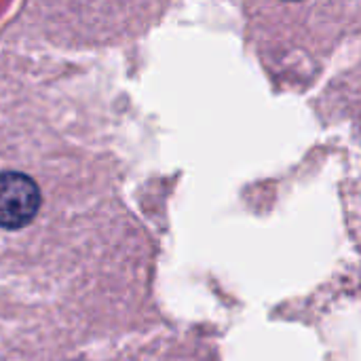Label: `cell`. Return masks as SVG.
<instances>
[{
    "label": "cell",
    "mask_w": 361,
    "mask_h": 361,
    "mask_svg": "<svg viewBox=\"0 0 361 361\" xmlns=\"http://www.w3.org/2000/svg\"><path fill=\"white\" fill-rule=\"evenodd\" d=\"M40 207V190L36 182L23 173H0V226L23 228L34 220Z\"/></svg>",
    "instance_id": "cell-1"
}]
</instances>
